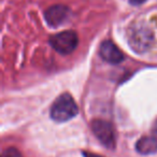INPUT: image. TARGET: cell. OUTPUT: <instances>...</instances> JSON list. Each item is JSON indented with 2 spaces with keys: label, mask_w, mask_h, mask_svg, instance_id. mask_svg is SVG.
I'll list each match as a JSON object with an SVG mask.
<instances>
[{
  "label": "cell",
  "mask_w": 157,
  "mask_h": 157,
  "mask_svg": "<svg viewBox=\"0 0 157 157\" xmlns=\"http://www.w3.org/2000/svg\"><path fill=\"white\" fill-rule=\"evenodd\" d=\"M78 108L76 105L74 99L68 93L60 95L57 97L56 100L53 102L51 107L50 115L51 118L55 122H67V121L73 118L78 114Z\"/></svg>",
  "instance_id": "6da1fadb"
},
{
  "label": "cell",
  "mask_w": 157,
  "mask_h": 157,
  "mask_svg": "<svg viewBox=\"0 0 157 157\" xmlns=\"http://www.w3.org/2000/svg\"><path fill=\"white\" fill-rule=\"evenodd\" d=\"M128 41L136 53H145L153 46L154 35L147 26L136 25L129 30Z\"/></svg>",
  "instance_id": "7a4b0ae2"
},
{
  "label": "cell",
  "mask_w": 157,
  "mask_h": 157,
  "mask_svg": "<svg viewBox=\"0 0 157 157\" xmlns=\"http://www.w3.org/2000/svg\"><path fill=\"white\" fill-rule=\"evenodd\" d=\"M50 44L55 51L63 55H68L76 48L78 37L75 31L65 30L50 38Z\"/></svg>",
  "instance_id": "3957f363"
},
{
  "label": "cell",
  "mask_w": 157,
  "mask_h": 157,
  "mask_svg": "<svg viewBox=\"0 0 157 157\" xmlns=\"http://www.w3.org/2000/svg\"><path fill=\"white\" fill-rule=\"evenodd\" d=\"M92 130L96 138L108 148L115 146V133L113 126L103 120H94L92 122Z\"/></svg>",
  "instance_id": "277c9868"
},
{
  "label": "cell",
  "mask_w": 157,
  "mask_h": 157,
  "mask_svg": "<svg viewBox=\"0 0 157 157\" xmlns=\"http://www.w3.org/2000/svg\"><path fill=\"white\" fill-rule=\"evenodd\" d=\"M69 8L63 5H55L44 12L46 23L52 27H58L69 17Z\"/></svg>",
  "instance_id": "5b68a950"
},
{
  "label": "cell",
  "mask_w": 157,
  "mask_h": 157,
  "mask_svg": "<svg viewBox=\"0 0 157 157\" xmlns=\"http://www.w3.org/2000/svg\"><path fill=\"white\" fill-rule=\"evenodd\" d=\"M99 55L105 61L112 65H117L124 60V54L112 41H105L99 48Z\"/></svg>",
  "instance_id": "8992f818"
},
{
  "label": "cell",
  "mask_w": 157,
  "mask_h": 157,
  "mask_svg": "<svg viewBox=\"0 0 157 157\" xmlns=\"http://www.w3.org/2000/svg\"><path fill=\"white\" fill-rule=\"evenodd\" d=\"M136 150L142 155H150L157 152V138L156 137H142L136 144Z\"/></svg>",
  "instance_id": "52a82bcc"
},
{
  "label": "cell",
  "mask_w": 157,
  "mask_h": 157,
  "mask_svg": "<svg viewBox=\"0 0 157 157\" xmlns=\"http://www.w3.org/2000/svg\"><path fill=\"white\" fill-rule=\"evenodd\" d=\"M1 157H23L22 153L15 147H9L3 151Z\"/></svg>",
  "instance_id": "ba28073f"
},
{
  "label": "cell",
  "mask_w": 157,
  "mask_h": 157,
  "mask_svg": "<svg viewBox=\"0 0 157 157\" xmlns=\"http://www.w3.org/2000/svg\"><path fill=\"white\" fill-rule=\"evenodd\" d=\"M129 2L133 6H139V5H142L143 2H145V0H129Z\"/></svg>",
  "instance_id": "9c48e42d"
},
{
  "label": "cell",
  "mask_w": 157,
  "mask_h": 157,
  "mask_svg": "<svg viewBox=\"0 0 157 157\" xmlns=\"http://www.w3.org/2000/svg\"><path fill=\"white\" fill-rule=\"evenodd\" d=\"M83 155H84V157H102V156H99V155H97V154H93V153H88V152H84L83 153Z\"/></svg>",
  "instance_id": "30bf717a"
},
{
  "label": "cell",
  "mask_w": 157,
  "mask_h": 157,
  "mask_svg": "<svg viewBox=\"0 0 157 157\" xmlns=\"http://www.w3.org/2000/svg\"><path fill=\"white\" fill-rule=\"evenodd\" d=\"M153 135H154V137L157 138V121L155 122L154 127H153Z\"/></svg>",
  "instance_id": "8fae6325"
}]
</instances>
